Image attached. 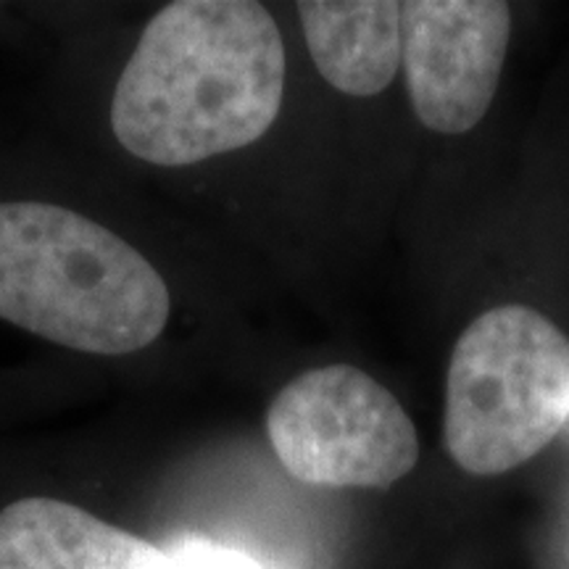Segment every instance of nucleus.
Here are the masks:
<instances>
[{"label": "nucleus", "mask_w": 569, "mask_h": 569, "mask_svg": "<svg viewBox=\"0 0 569 569\" xmlns=\"http://www.w3.org/2000/svg\"><path fill=\"white\" fill-rule=\"evenodd\" d=\"M280 465L306 486L390 488L419 459L417 427L375 377L348 365L309 369L267 411Z\"/></svg>", "instance_id": "nucleus-4"}, {"label": "nucleus", "mask_w": 569, "mask_h": 569, "mask_svg": "<svg viewBox=\"0 0 569 569\" xmlns=\"http://www.w3.org/2000/svg\"><path fill=\"white\" fill-rule=\"evenodd\" d=\"M569 419V338L530 306L488 309L461 332L446 377L443 436L469 475L538 457Z\"/></svg>", "instance_id": "nucleus-3"}, {"label": "nucleus", "mask_w": 569, "mask_h": 569, "mask_svg": "<svg viewBox=\"0 0 569 569\" xmlns=\"http://www.w3.org/2000/svg\"><path fill=\"white\" fill-rule=\"evenodd\" d=\"M0 569H174L146 538L59 498H19L0 511Z\"/></svg>", "instance_id": "nucleus-6"}, {"label": "nucleus", "mask_w": 569, "mask_h": 569, "mask_svg": "<svg viewBox=\"0 0 569 569\" xmlns=\"http://www.w3.org/2000/svg\"><path fill=\"white\" fill-rule=\"evenodd\" d=\"M511 9L498 0L401 3V61L417 119L465 134L486 117L501 82Z\"/></svg>", "instance_id": "nucleus-5"}, {"label": "nucleus", "mask_w": 569, "mask_h": 569, "mask_svg": "<svg viewBox=\"0 0 569 569\" xmlns=\"http://www.w3.org/2000/svg\"><path fill=\"white\" fill-rule=\"evenodd\" d=\"M172 298L151 261L96 219L0 203V319L71 351L124 356L159 340Z\"/></svg>", "instance_id": "nucleus-2"}, {"label": "nucleus", "mask_w": 569, "mask_h": 569, "mask_svg": "<svg viewBox=\"0 0 569 569\" xmlns=\"http://www.w3.org/2000/svg\"><path fill=\"white\" fill-rule=\"evenodd\" d=\"M282 92L284 46L267 6L177 0L148 21L119 74L111 130L142 161L190 167L259 140Z\"/></svg>", "instance_id": "nucleus-1"}, {"label": "nucleus", "mask_w": 569, "mask_h": 569, "mask_svg": "<svg viewBox=\"0 0 569 569\" xmlns=\"http://www.w3.org/2000/svg\"><path fill=\"white\" fill-rule=\"evenodd\" d=\"M311 61L346 96H380L401 63V3L393 0H301Z\"/></svg>", "instance_id": "nucleus-7"}, {"label": "nucleus", "mask_w": 569, "mask_h": 569, "mask_svg": "<svg viewBox=\"0 0 569 569\" xmlns=\"http://www.w3.org/2000/svg\"><path fill=\"white\" fill-rule=\"evenodd\" d=\"M169 557H172L174 569H264L246 553L203 543V540H188V543L177 546Z\"/></svg>", "instance_id": "nucleus-8"}]
</instances>
